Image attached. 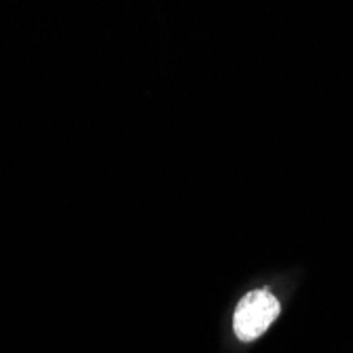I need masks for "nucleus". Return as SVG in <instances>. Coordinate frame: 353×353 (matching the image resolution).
I'll list each match as a JSON object with an SVG mask.
<instances>
[{"mask_svg":"<svg viewBox=\"0 0 353 353\" xmlns=\"http://www.w3.org/2000/svg\"><path fill=\"white\" fill-rule=\"evenodd\" d=\"M281 311L279 301L269 290L248 292L235 307L233 328L241 343H252L263 336Z\"/></svg>","mask_w":353,"mask_h":353,"instance_id":"1","label":"nucleus"}]
</instances>
